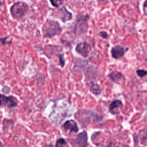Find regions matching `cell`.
Instances as JSON below:
<instances>
[{"label":"cell","instance_id":"obj_12","mask_svg":"<svg viewBox=\"0 0 147 147\" xmlns=\"http://www.w3.org/2000/svg\"><path fill=\"white\" fill-rule=\"evenodd\" d=\"M90 91L95 95H98L101 92L100 87L97 84H93L92 85H91L90 87Z\"/></svg>","mask_w":147,"mask_h":147},{"label":"cell","instance_id":"obj_4","mask_svg":"<svg viewBox=\"0 0 147 147\" xmlns=\"http://www.w3.org/2000/svg\"><path fill=\"white\" fill-rule=\"evenodd\" d=\"M18 100L13 96H6L4 95L0 94V106H7L9 108L16 107L17 105Z\"/></svg>","mask_w":147,"mask_h":147},{"label":"cell","instance_id":"obj_14","mask_svg":"<svg viewBox=\"0 0 147 147\" xmlns=\"http://www.w3.org/2000/svg\"><path fill=\"white\" fill-rule=\"evenodd\" d=\"M50 2L54 7H58L64 3V0H49Z\"/></svg>","mask_w":147,"mask_h":147},{"label":"cell","instance_id":"obj_5","mask_svg":"<svg viewBox=\"0 0 147 147\" xmlns=\"http://www.w3.org/2000/svg\"><path fill=\"white\" fill-rule=\"evenodd\" d=\"M75 49L78 53L86 57L89 55L90 46L86 42H81L77 44Z\"/></svg>","mask_w":147,"mask_h":147},{"label":"cell","instance_id":"obj_16","mask_svg":"<svg viewBox=\"0 0 147 147\" xmlns=\"http://www.w3.org/2000/svg\"><path fill=\"white\" fill-rule=\"evenodd\" d=\"M99 36L100 37H102V38H104V39H106V38H108V34L107 33V32H104V31H103V32H99Z\"/></svg>","mask_w":147,"mask_h":147},{"label":"cell","instance_id":"obj_17","mask_svg":"<svg viewBox=\"0 0 147 147\" xmlns=\"http://www.w3.org/2000/svg\"><path fill=\"white\" fill-rule=\"evenodd\" d=\"M59 59H60V64L61 65V66L63 67L65 64V62H64V60L63 58V56L62 55H59Z\"/></svg>","mask_w":147,"mask_h":147},{"label":"cell","instance_id":"obj_13","mask_svg":"<svg viewBox=\"0 0 147 147\" xmlns=\"http://www.w3.org/2000/svg\"><path fill=\"white\" fill-rule=\"evenodd\" d=\"M67 145V142L64 138H59L56 142V147H64Z\"/></svg>","mask_w":147,"mask_h":147},{"label":"cell","instance_id":"obj_1","mask_svg":"<svg viewBox=\"0 0 147 147\" xmlns=\"http://www.w3.org/2000/svg\"><path fill=\"white\" fill-rule=\"evenodd\" d=\"M62 28L59 22L53 20H47L42 28L44 36L51 37L59 35L61 32Z\"/></svg>","mask_w":147,"mask_h":147},{"label":"cell","instance_id":"obj_20","mask_svg":"<svg viewBox=\"0 0 147 147\" xmlns=\"http://www.w3.org/2000/svg\"><path fill=\"white\" fill-rule=\"evenodd\" d=\"M0 147H4V145L0 141Z\"/></svg>","mask_w":147,"mask_h":147},{"label":"cell","instance_id":"obj_2","mask_svg":"<svg viewBox=\"0 0 147 147\" xmlns=\"http://www.w3.org/2000/svg\"><path fill=\"white\" fill-rule=\"evenodd\" d=\"M28 10V4L22 1H18L14 3L10 9V11L12 17L17 20H19L24 17Z\"/></svg>","mask_w":147,"mask_h":147},{"label":"cell","instance_id":"obj_15","mask_svg":"<svg viewBox=\"0 0 147 147\" xmlns=\"http://www.w3.org/2000/svg\"><path fill=\"white\" fill-rule=\"evenodd\" d=\"M137 74L140 77L142 78L147 75V71H145L143 69H138L137 70Z\"/></svg>","mask_w":147,"mask_h":147},{"label":"cell","instance_id":"obj_6","mask_svg":"<svg viewBox=\"0 0 147 147\" xmlns=\"http://www.w3.org/2000/svg\"><path fill=\"white\" fill-rule=\"evenodd\" d=\"M57 14V16L63 22H65L72 19V13L68 11L64 6L60 7L58 10Z\"/></svg>","mask_w":147,"mask_h":147},{"label":"cell","instance_id":"obj_11","mask_svg":"<svg viewBox=\"0 0 147 147\" xmlns=\"http://www.w3.org/2000/svg\"><path fill=\"white\" fill-rule=\"evenodd\" d=\"M109 78L114 82H117L119 80L122 76V75L119 72H114L108 75Z\"/></svg>","mask_w":147,"mask_h":147},{"label":"cell","instance_id":"obj_18","mask_svg":"<svg viewBox=\"0 0 147 147\" xmlns=\"http://www.w3.org/2000/svg\"><path fill=\"white\" fill-rule=\"evenodd\" d=\"M143 6H144V9H147V0H146L144 2V5H143Z\"/></svg>","mask_w":147,"mask_h":147},{"label":"cell","instance_id":"obj_10","mask_svg":"<svg viewBox=\"0 0 147 147\" xmlns=\"http://www.w3.org/2000/svg\"><path fill=\"white\" fill-rule=\"evenodd\" d=\"M122 107V103L119 100H115L111 102L109 106V111L113 114H115V110Z\"/></svg>","mask_w":147,"mask_h":147},{"label":"cell","instance_id":"obj_21","mask_svg":"<svg viewBox=\"0 0 147 147\" xmlns=\"http://www.w3.org/2000/svg\"></svg>","mask_w":147,"mask_h":147},{"label":"cell","instance_id":"obj_7","mask_svg":"<svg viewBox=\"0 0 147 147\" xmlns=\"http://www.w3.org/2000/svg\"><path fill=\"white\" fill-rule=\"evenodd\" d=\"M126 49L122 46L116 45L111 48V53L113 57L116 59H119L123 56Z\"/></svg>","mask_w":147,"mask_h":147},{"label":"cell","instance_id":"obj_19","mask_svg":"<svg viewBox=\"0 0 147 147\" xmlns=\"http://www.w3.org/2000/svg\"><path fill=\"white\" fill-rule=\"evenodd\" d=\"M98 2H99V3H103V2H104L107 1L108 0H98Z\"/></svg>","mask_w":147,"mask_h":147},{"label":"cell","instance_id":"obj_8","mask_svg":"<svg viewBox=\"0 0 147 147\" xmlns=\"http://www.w3.org/2000/svg\"><path fill=\"white\" fill-rule=\"evenodd\" d=\"M87 132L83 131L77 136L75 142L79 147H86L87 145Z\"/></svg>","mask_w":147,"mask_h":147},{"label":"cell","instance_id":"obj_9","mask_svg":"<svg viewBox=\"0 0 147 147\" xmlns=\"http://www.w3.org/2000/svg\"><path fill=\"white\" fill-rule=\"evenodd\" d=\"M63 127L65 130H69L71 132H77L79 130L77 124L74 120H68L65 122L63 125Z\"/></svg>","mask_w":147,"mask_h":147},{"label":"cell","instance_id":"obj_3","mask_svg":"<svg viewBox=\"0 0 147 147\" xmlns=\"http://www.w3.org/2000/svg\"><path fill=\"white\" fill-rule=\"evenodd\" d=\"M88 20V15H80L78 17L74 27V32L75 34L81 35L86 33L88 27L87 23Z\"/></svg>","mask_w":147,"mask_h":147}]
</instances>
